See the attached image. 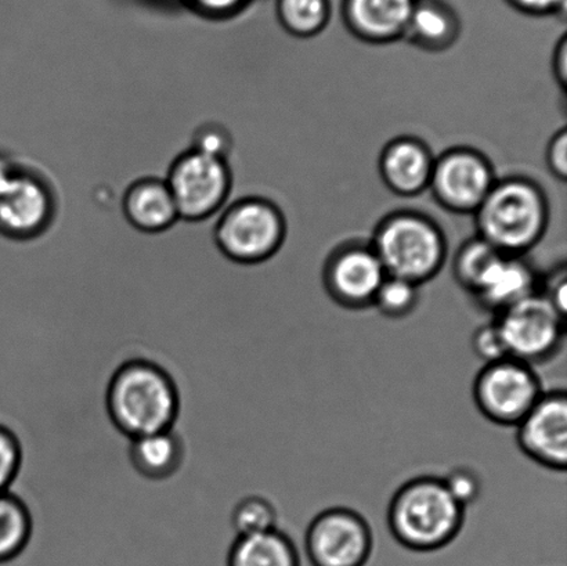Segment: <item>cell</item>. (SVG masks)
Listing matches in <instances>:
<instances>
[{"instance_id":"cell-1","label":"cell","mask_w":567,"mask_h":566,"mask_svg":"<svg viewBox=\"0 0 567 566\" xmlns=\"http://www.w3.org/2000/svg\"><path fill=\"white\" fill-rule=\"evenodd\" d=\"M474 216L477 237L504 255L524 257L546 236L549 203L536 181L507 176L494 183Z\"/></svg>"},{"instance_id":"cell-2","label":"cell","mask_w":567,"mask_h":566,"mask_svg":"<svg viewBox=\"0 0 567 566\" xmlns=\"http://www.w3.org/2000/svg\"><path fill=\"white\" fill-rule=\"evenodd\" d=\"M465 508L437 476H416L394 493L388 508L389 531L411 552L431 553L452 543L463 529Z\"/></svg>"},{"instance_id":"cell-3","label":"cell","mask_w":567,"mask_h":566,"mask_svg":"<svg viewBox=\"0 0 567 566\" xmlns=\"http://www.w3.org/2000/svg\"><path fill=\"white\" fill-rule=\"evenodd\" d=\"M177 408L175 387L157 366L130 362L116 370L111 379L107 391L110 418L126 436L169 431Z\"/></svg>"},{"instance_id":"cell-4","label":"cell","mask_w":567,"mask_h":566,"mask_svg":"<svg viewBox=\"0 0 567 566\" xmlns=\"http://www.w3.org/2000/svg\"><path fill=\"white\" fill-rule=\"evenodd\" d=\"M371 246L388 276L422 286L439 275L447 257L442 227L419 210L389 214L375 227Z\"/></svg>"},{"instance_id":"cell-5","label":"cell","mask_w":567,"mask_h":566,"mask_svg":"<svg viewBox=\"0 0 567 566\" xmlns=\"http://www.w3.org/2000/svg\"><path fill=\"white\" fill-rule=\"evenodd\" d=\"M287 236L282 210L264 197H244L224 210L215 226V241L227 259L259 265L280 251Z\"/></svg>"},{"instance_id":"cell-6","label":"cell","mask_w":567,"mask_h":566,"mask_svg":"<svg viewBox=\"0 0 567 566\" xmlns=\"http://www.w3.org/2000/svg\"><path fill=\"white\" fill-rule=\"evenodd\" d=\"M165 182L179 218L199 222L225 207L233 177L226 158L190 148L172 163Z\"/></svg>"},{"instance_id":"cell-7","label":"cell","mask_w":567,"mask_h":566,"mask_svg":"<svg viewBox=\"0 0 567 566\" xmlns=\"http://www.w3.org/2000/svg\"><path fill=\"white\" fill-rule=\"evenodd\" d=\"M55 216V197L37 172L0 158V235L27 241L43 235Z\"/></svg>"},{"instance_id":"cell-8","label":"cell","mask_w":567,"mask_h":566,"mask_svg":"<svg viewBox=\"0 0 567 566\" xmlns=\"http://www.w3.org/2000/svg\"><path fill=\"white\" fill-rule=\"evenodd\" d=\"M543 393L540 377L533 366L509 357L487 363L474 382L477 410L503 426L518 425Z\"/></svg>"},{"instance_id":"cell-9","label":"cell","mask_w":567,"mask_h":566,"mask_svg":"<svg viewBox=\"0 0 567 566\" xmlns=\"http://www.w3.org/2000/svg\"><path fill=\"white\" fill-rule=\"evenodd\" d=\"M564 320L565 316L542 292L522 299L494 319L508 357L532 366L558 352L565 337Z\"/></svg>"},{"instance_id":"cell-10","label":"cell","mask_w":567,"mask_h":566,"mask_svg":"<svg viewBox=\"0 0 567 566\" xmlns=\"http://www.w3.org/2000/svg\"><path fill=\"white\" fill-rule=\"evenodd\" d=\"M496 181V172L485 154L458 146L435 157L427 188L442 208L474 215Z\"/></svg>"},{"instance_id":"cell-11","label":"cell","mask_w":567,"mask_h":566,"mask_svg":"<svg viewBox=\"0 0 567 566\" xmlns=\"http://www.w3.org/2000/svg\"><path fill=\"white\" fill-rule=\"evenodd\" d=\"M305 550L311 566H365L374 550V535L363 515L332 507L311 521Z\"/></svg>"},{"instance_id":"cell-12","label":"cell","mask_w":567,"mask_h":566,"mask_svg":"<svg viewBox=\"0 0 567 566\" xmlns=\"http://www.w3.org/2000/svg\"><path fill=\"white\" fill-rule=\"evenodd\" d=\"M386 276L370 241H348L333 249L327 258L322 285L339 307L359 310L372 307L378 288Z\"/></svg>"},{"instance_id":"cell-13","label":"cell","mask_w":567,"mask_h":566,"mask_svg":"<svg viewBox=\"0 0 567 566\" xmlns=\"http://www.w3.org/2000/svg\"><path fill=\"white\" fill-rule=\"evenodd\" d=\"M516 441L525 456L542 467L565 473L567 467V395L544 392L516 425Z\"/></svg>"},{"instance_id":"cell-14","label":"cell","mask_w":567,"mask_h":566,"mask_svg":"<svg viewBox=\"0 0 567 566\" xmlns=\"http://www.w3.org/2000/svg\"><path fill=\"white\" fill-rule=\"evenodd\" d=\"M435 155L424 141L400 136L383 147L378 171L385 186L400 197L419 196L430 187Z\"/></svg>"},{"instance_id":"cell-15","label":"cell","mask_w":567,"mask_h":566,"mask_svg":"<svg viewBox=\"0 0 567 566\" xmlns=\"http://www.w3.org/2000/svg\"><path fill=\"white\" fill-rule=\"evenodd\" d=\"M415 3L416 0H342V21L361 42L389 44L404 39Z\"/></svg>"},{"instance_id":"cell-16","label":"cell","mask_w":567,"mask_h":566,"mask_svg":"<svg viewBox=\"0 0 567 566\" xmlns=\"http://www.w3.org/2000/svg\"><path fill=\"white\" fill-rule=\"evenodd\" d=\"M537 287L536 270L524 257L502 254L483 275L472 296L482 308L497 315L538 292Z\"/></svg>"},{"instance_id":"cell-17","label":"cell","mask_w":567,"mask_h":566,"mask_svg":"<svg viewBox=\"0 0 567 566\" xmlns=\"http://www.w3.org/2000/svg\"><path fill=\"white\" fill-rule=\"evenodd\" d=\"M122 213L138 231L157 235L179 220L176 204L165 179L142 177L126 188Z\"/></svg>"},{"instance_id":"cell-18","label":"cell","mask_w":567,"mask_h":566,"mask_svg":"<svg viewBox=\"0 0 567 566\" xmlns=\"http://www.w3.org/2000/svg\"><path fill=\"white\" fill-rule=\"evenodd\" d=\"M463 31L458 11L447 0H416L404 41L430 53H442L458 42Z\"/></svg>"},{"instance_id":"cell-19","label":"cell","mask_w":567,"mask_h":566,"mask_svg":"<svg viewBox=\"0 0 567 566\" xmlns=\"http://www.w3.org/2000/svg\"><path fill=\"white\" fill-rule=\"evenodd\" d=\"M130 460L133 470L143 478L165 481L181 467L182 445L171 430L132 438Z\"/></svg>"},{"instance_id":"cell-20","label":"cell","mask_w":567,"mask_h":566,"mask_svg":"<svg viewBox=\"0 0 567 566\" xmlns=\"http://www.w3.org/2000/svg\"><path fill=\"white\" fill-rule=\"evenodd\" d=\"M227 566H300L299 552L286 532L237 537L227 557Z\"/></svg>"},{"instance_id":"cell-21","label":"cell","mask_w":567,"mask_h":566,"mask_svg":"<svg viewBox=\"0 0 567 566\" xmlns=\"http://www.w3.org/2000/svg\"><path fill=\"white\" fill-rule=\"evenodd\" d=\"M276 14L284 30L295 38H313L331 20V0H276Z\"/></svg>"},{"instance_id":"cell-22","label":"cell","mask_w":567,"mask_h":566,"mask_svg":"<svg viewBox=\"0 0 567 566\" xmlns=\"http://www.w3.org/2000/svg\"><path fill=\"white\" fill-rule=\"evenodd\" d=\"M30 536L31 518L24 504L10 492L0 493V565L20 557Z\"/></svg>"},{"instance_id":"cell-23","label":"cell","mask_w":567,"mask_h":566,"mask_svg":"<svg viewBox=\"0 0 567 566\" xmlns=\"http://www.w3.org/2000/svg\"><path fill=\"white\" fill-rule=\"evenodd\" d=\"M279 510L275 502L260 495H249L237 502L230 525L237 537L265 534L279 528Z\"/></svg>"},{"instance_id":"cell-24","label":"cell","mask_w":567,"mask_h":566,"mask_svg":"<svg viewBox=\"0 0 567 566\" xmlns=\"http://www.w3.org/2000/svg\"><path fill=\"white\" fill-rule=\"evenodd\" d=\"M502 253L493 248L491 244L475 236L465 241L455 253L453 263V275L458 285L465 291L474 294L482 280L483 275L491 268Z\"/></svg>"},{"instance_id":"cell-25","label":"cell","mask_w":567,"mask_h":566,"mask_svg":"<svg viewBox=\"0 0 567 566\" xmlns=\"http://www.w3.org/2000/svg\"><path fill=\"white\" fill-rule=\"evenodd\" d=\"M420 287L400 277L386 276L378 288L372 307L389 319L408 318L419 307Z\"/></svg>"},{"instance_id":"cell-26","label":"cell","mask_w":567,"mask_h":566,"mask_svg":"<svg viewBox=\"0 0 567 566\" xmlns=\"http://www.w3.org/2000/svg\"><path fill=\"white\" fill-rule=\"evenodd\" d=\"M442 480L450 495L464 508L471 506V504L475 503L481 496L482 482L480 475L471 469H454Z\"/></svg>"},{"instance_id":"cell-27","label":"cell","mask_w":567,"mask_h":566,"mask_svg":"<svg viewBox=\"0 0 567 566\" xmlns=\"http://www.w3.org/2000/svg\"><path fill=\"white\" fill-rule=\"evenodd\" d=\"M21 451L9 430L0 425V493L9 492L19 474Z\"/></svg>"},{"instance_id":"cell-28","label":"cell","mask_w":567,"mask_h":566,"mask_svg":"<svg viewBox=\"0 0 567 566\" xmlns=\"http://www.w3.org/2000/svg\"><path fill=\"white\" fill-rule=\"evenodd\" d=\"M472 348H474L476 357L486 364L508 358L507 347H505L502 332L494 320L481 326L475 331L474 338H472Z\"/></svg>"},{"instance_id":"cell-29","label":"cell","mask_w":567,"mask_h":566,"mask_svg":"<svg viewBox=\"0 0 567 566\" xmlns=\"http://www.w3.org/2000/svg\"><path fill=\"white\" fill-rule=\"evenodd\" d=\"M547 166L555 179L565 182L567 179V131L554 133L549 141L546 153Z\"/></svg>"},{"instance_id":"cell-30","label":"cell","mask_w":567,"mask_h":566,"mask_svg":"<svg viewBox=\"0 0 567 566\" xmlns=\"http://www.w3.org/2000/svg\"><path fill=\"white\" fill-rule=\"evenodd\" d=\"M230 146L231 143L229 137H227V133L221 127L210 125L198 132L196 143H194L192 148L226 158L227 150Z\"/></svg>"},{"instance_id":"cell-31","label":"cell","mask_w":567,"mask_h":566,"mask_svg":"<svg viewBox=\"0 0 567 566\" xmlns=\"http://www.w3.org/2000/svg\"><path fill=\"white\" fill-rule=\"evenodd\" d=\"M542 294L560 315L565 316L567 308V271L565 265L555 268L547 276L546 290Z\"/></svg>"},{"instance_id":"cell-32","label":"cell","mask_w":567,"mask_h":566,"mask_svg":"<svg viewBox=\"0 0 567 566\" xmlns=\"http://www.w3.org/2000/svg\"><path fill=\"white\" fill-rule=\"evenodd\" d=\"M511 8L532 17H551L566 13L567 0H505Z\"/></svg>"},{"instance_id":"cell-33","label":"cell","mask_w":567,"mask_h":566,"mask_svg":"<svg viewBox=\"0 0 567 566\" xmlns=\"http://www.w3.org/2000/svg\"><path fill=\"white\" fill-rule=\"evenodd\" d=\"M553 72L555 81H557L558 85L563 91L566 89L567 83V37L564 33L560 37L557 44H555L554 55H553Z\"/></svg>"},{"instance_id":"cell-34","label":"cell","mask_w":567,"mask_h":566,"mask_svg":"<svg viewBox=\"0 0 567 566\" xmlns=\"http://www.w3.org/2000/svg\"><path fill=\"white\" fill-rule=\"evenodd\" d=\"M199 6H225V8H236L247 2V0H194Z\"/></svg>"}]
</instances>
